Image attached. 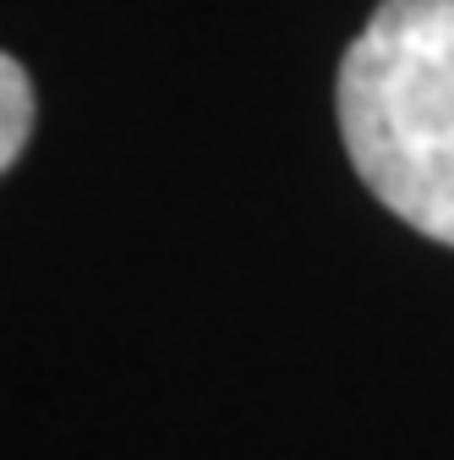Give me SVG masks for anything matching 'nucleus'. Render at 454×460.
Listing matches in <instances>:
<instances>
[{"instance_id":"obj_1","label":"nucleus","mask_w":454,"mask_h":460,"mask_svg":"<svg viewBox=\"0 0 454 460\" xmlns=\"http://www.w3.org/2000/svg\"><path fill=\"white\" fill-rule=\"evenodd\" d=\"M339 137L367 192L454 247V0H383L339 61Z\"/></svg>"},{"instance_id":"obj_2","label":"nucleus","mask_w":454,"mask_h":460,"mask_svg":"<svg viewBox=\"0 0 454 460\" xmlns=\"http://www.w3.org/2000/svg\"><path fill=\"white\" fill-rule=\"evenodd\" d=\"M28 132H33V83L12 55H0V170L22 154Z\"/></svg>"}]
</instances>
